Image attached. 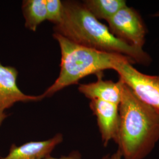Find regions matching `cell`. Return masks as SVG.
Here are the masks:
<instances>
[{
	"mask_svg": "<svg viewBox=\"0 0 159 159\" xmlns=\"http://www.w3.org/2000/svg\"><path fill=\"white\" fill-rule=\"evenodd\" d=\"M159 140V114L139 100L123 83L115 142L122 159L145 158Z\"/></svg>",
	"mask_w": 159,
	"mask_h": 159,
	"instance_id": "cell-2",
	"label": "cell"
},
{
	"mask_svg": "<svg viewBox=\"0 0 159 159\" xmlns=\"http://www.w3.org/2000/svg\"><path fill=\"white\" fill-rule=\"evenodd\" d=\"M45 159H81V157L78 152H74L66 156H63L61 157H52L50 156ZM102 159H106V156L103 157Z\"/></svg>",
	"mask_w": 159,
	"mask_h": 159,
	"instance_id": "cell-13",
	"label": "cell"
},
{
	"mask_svg": "<svg viewBox=\"0 0 159 159\" xmlns=\"http://www.w3.org/2000/svg\"><path fill=\"white\" fill-rule=\"evenodd\" d=\"M47 20L53 23L55 25L62 20L63 2L60 0H46Z\"/></svg>",
	"mask_w": 159,
	"mask_h": 159,
	"instance_id": "cell-12",
	"label": "cell"
},
{
	"mask_svg": "<svg viewBox=\"0 0 159 159\" xmlns=\"http://www.w3.org/2000/svg\"><path fill=\"white\" fill-rule=\"evenodd\" d=\"M83 3L97 20L106 21L127 6L125 0H86Z\"/></svg>",
	"mask_w": 159,
	"mask_h": 159,
	"instance_id": "cell-11",
	"label": "cell"
},
{
	"mask_svg": "<svg viewBox=\"0 0 159 159\" xmlns=\"http://www.w3.org/2000/svg\"><path fill=\"white\" fill-rule=\"evenodd\" d=\"M63 141V135L58 133L45 140L29 142L20 146L13 144L8 154L0 159H45Z\"/></svg>",
	"mask_w": 159,
	"mask_h": 159,
	"instance_id": "cell-8",
	"label": "cell"
},
{
	"mask_svg": "<svg viewBox=\"0 0 159 159\" xmlns=\"http://www.w3.org/2000/svg\"><path fill=\"white\" fill-rule=\"evenodd\" d=\"M106 21L110 31L116 37L143 48L147 30L141 16L134 8L125 6Z\"/></svg>",
	"mask_w": 159,
	"mask_h": 159,
	"instance_id": "cell-5",
	"label": "cell"
},
{
	"mask_svg": "<svg viewBox=\"0 0 159 159\" xmlns=\"http://www.w3.org/2000/svg\"><path fill=\"white\" fill-rule=\"evenodd\" d=\"M97 80L88 84H81L78 90L90 100H100L119 105L122 96L123 82L102 80V74L97 75Z\"/></svg>",
	"mask_w": 159,
	"mask_h": 159,
	"instance_id": "cell-9",
	"label": "cell"
},
{
	"mask_svg": "<svg viewBox=\"0 0 159 159\" xmlns=\"http://www.w3.org/2000/svg\"><path fill=\"white\" fill-rule=\"evenodd\" d=\"M22 11L25 26L32 31H36L40 24L47 20L46 0H24Z\"/></svg>",
	"mask_w": 159,
	"mask_h": 159,
	"instance_id": "cell-10",
	"label": "cell"
},
{
	"mask_svg": "<svg viewBox=\"0 0 159 159\" xmlns=\"http://www.w3.org/2000/svg\"><path fill=\"white\" fill-rule=\"evenodd\" d=\"M7 114L5 112H0V126L2 124L4 120L7 117Z\"/></svg>",
	"mask_w": 159,
	"mask_h": 159,
	"instance_id": "cell-15",
	"label": "cell"
},
{
	"mask_svg": "<svg viewBox=\"0 0 159 159\" xmlns=\"http://www.w3.org/2000/svg\"><path fill=\"white\" fill-rule=\"evenodd\" d=\"M133 64L129 58H123L116 63L113 70L139 100L159 114V75L144 74Z\"/></svg>",
	"mask_w": 159,
	"mask_h": 159,
	"instance_id": "cell-4",
	"label": "cell"
},
{
	"mask_svg": "<svg viewBox=\"0 0 159 159\" xmlns=\"http://www.w3.org/2000/svg\"><path fill=\"white\" fill-rule=\"evenodd\" d=\"M106 159H122V157L119 152L117 150L116 153L111 154V156H106Z\"/></svg>",
	"mask_w": 159,
	"mask_h": 159,
	"instance_id": "cell-14",
	"label": "cell"
},
{
	"mask_svg": "<svg viewBox=\"0 0 159 159\" xmlns=\"http://www.w3.org/2000/svg\"><path fill=\"white\" fill-rule=\"evenodd\" d=\"M63 5L62 20L55 25L54 33L80 46L124 56L135 64H150L152 58L143 48L130 45L114 35L83 2L65 1Z\"/></svg>",
	"mask_w": 159,
	"mask_h": 159,
	"instance_id": "cell-1",
	"label": "cell"
},
{
	"mask_svg": "<svg viewBox=\"0 0 159 159\" xmlns=\"http://www.w3.org/2000/svg\"><path fill=\"white\" fill-rule=\"evenodd\" d=\"M91 111L96 117L103 144L116 140L119 125V105L100 100H91Z\"/></svg>",
	"mask_w": 159,
	"mask_h": 159,
	"instance_id": "cell-7",
	"label": "cell"
},
{
	"mask_svg": "<svg viewBox=\"0 0 159 159\" xmlns=\"http://www.w3.org/2000/svg\"><path fill=\"white\" fill-rule=\"evenodd\" d=\"M153 16L155 17H159V11L157 12L155 14H154Z\"/></svg>",
	"mask_w": 159,
	"mask_h": 159,
	"instance_id": "cell-16",
	"label": "cell"
},
{
	"mask_svg": "<svg viewBox=\"0 0 159 159\" xmlns=\"http://www.w3.org/2000/svg\"><path fill=\"white\" fill-rule=\"evenodd\" d=\"M18 74L16 68L0 63V112H5L17 102H38L43 99L41 94H24L17 85Z\"/></svg>",
	"mask_w": 159,
	"mask_h": 159,
	"instance_id": "cell-6",
	"label": "cell"
},
{
	"mask_svg": "<svg viewBox=\"0 0 159 159\" xmlns=\"http://www.w3.org/2000/svg\"><path fill=\"white\" fill-rule=\"evenodd\" d=\"M60 47V72L54 83L41 96L43 98L54 95L69 85L91 74H102L106 70H114L116 63L124 56L80 46L60 34H53Z\"/></svg>",
	"mask_w": 159,
	"mask_h": 159,
	"instance_id": "cell-3",
	"label": "cell"
}]
</instances>
